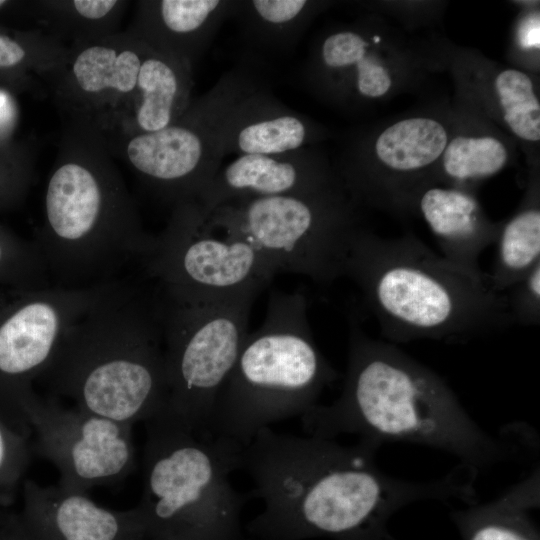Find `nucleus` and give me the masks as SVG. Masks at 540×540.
<instances>
[{"mask_svg": "<svg viewBox=\"0 0 540 540\" xmlns=\"http://www.w3.org/2000/svg\"><path fill=\"white\" fill-rule=\"evenodd\" d=\"M503 118L518 138L540 139V103L530 77L517 69H505L494 82Z\"/></svg>", "mask_w": 540, "mask_h": 540, "instance_id": "nucleus-29", "label": "nucleus"}, {"mask_svg": "<svg viewBox=\"0 0 540 540\" xmlns=\"http://www.w3.org/2000/svg\"><path fill=\"white\" fill-rule=\"evenodd\" d=\"M507 160V149L499 139L462 135L447 143L442 168L446 178L464 185L498 173Z\"/></svg>", "mask_w": 540, "mask_h": 540, "instance_id": "nucleus-28", "label": "nucleus"}, {"mask_svg": "<svg viewBox=\"0 0 540 540\" xmlns=\"http://www.w3.org/2000/svg\"><path fill=\"white\" fill-rule=\"evenodd\" d=\"M192 88L191 70L149 47L140 66L128 123L117 138L157 132L174 123L193 100Z\"/></svg>", "mask_w": 540, "mask_h": 540, "instance_id": "nucleus-21", "label": "nucleus"}, {"mask_svg": "<svg viewBox=\"0 0 540 540\" xmlns=\"http://www.w3.org/2000/svg\"><path fill=\"white\" fill-rule=\"evenodd\" d=\"M29 462L28 439L0 420V507L12 502Z\"/></svg>", "mask_w": 540, "mask_h": 540, "instance_id": "nucleus-32", "label": "nucleus"}, {"mask_svg": "<svg viewBox=\"0 0 540 540\" xmlns=\"http://www.w3.org/2000/svg\"><path fill=\"white\" fill-rule=\"evenodd\" d=\"M38 379L52 397L117 422L133 425L163 413L169 388L158 288L104 283Z\"/></svg>", "mask_w": 540, "mask_h": 540, "instance_id": "nucleus-3", "label": "nucleus"}, {"mask_svg": "<svg viewBox=\"0 0 540 540\" xmlns=\"http://www.w3.org/2000/svg\"><path fill=\"white\" fill-rule=\"evenodd\" d=\"M235 5L229 0L138 1L127 30L193 72Z\"/></svg>", "mask_w": 540, "mask_h": 540, "instance_id": "nucleus-17", "label": "nucleus"}, {"mask_svg": "<svg viewBox=\"0 0 540 540\" xmlns=\"http://www.w3.org/2000/svg\"><path fill=\"white\" fill-rule=\"evenodd\" d=\"M383 540H396V539L388 532Z\"/></svg>", "mask_w": 540, "mask_h": 540, "instance_id": "nucleus-38", "label": "nucleus"}, {"mask_svg": "<svg viewBox=\"0 0 540 540\" xmlns=\"http://www.w3.org/2000/svg\"><path fill=\"white\" fill-rule=\"evenodd\" d=\"M34 179V157L28 145L17 140L0 142V213L18 207Z\"/></svg>", "mask_w": 540, "mask_h": 540, "instance_id": "nucleus-31", "label": "nucleus"}, {"mask_svg": "<svg viewBox=\"0 0 540 540\" xmlns=\"http://www.w3.org/2000/svg\"><path fill=\"white\" fill-rule=\"evenodd\" d=\"M20 516L35 540H134L145 532L136 507L113 510L86 492L26 480Z\"/></svg>", "mask_w": 540, "mask_h": 540, "instance_id": "nucleus-16", "label": "nucleus"}, {"mask_svg": "<svg viewBox=\"0 0 540 540\" xmlns=\"http://www.w3.org/2000/svg\"><path fill=\"white\" fill-rule=\"evenodd\" d=\"M307 79L334 93L344 95L354 89L371 99L382 97L392 85L386 67L364 35L354 29H339L322 39L309 60Z\"/></svg>", "mask_w": 540, "mask_h": 540, "instance_id": "nucleus-20", "label": "nucleus"}, {"mask_svg": "<svg viewBox=\"0 0 540 540\" xmlns=\"http://www.w3.org/2000/svg\"><path fill=\"white\" fill-rule=\"evenodd\" d=\"M67 49V44L39 28L0 23V86L13 93L37 92L62 63Z\"/></svg>", "mask_w": 540, "mask_h": 540, "instance_id": "nucleus-24", "label": "nucleus"}, {"mask_svg": "<svg viewBox=\"0 0 540 540\" xmlns=\"http://www.w3.org/2000/svg\"><path fill=\"white\" fill-rule=\"evenodd\" d=\"M256 297L249 293L187 304L161 294L169 388L163 413L203 437H208L217 396L249 333L248 321Z\"/></svg>", "mask_w": 540, "mask_h": 540, "instance_id": "nucleus-10", "label": "nucleus"}, {"mask_svg": "<svg viewBox=\"0 0 540 540\" xmlns=\"http://www.w3.org/2000/svg\"><path fill=\"white\" fill-rule=\"evenodd\" d=\"M495 243L489 280L496 291L505 292L540 264V210L535 195L499 226Z\"/></svg>", "mask_w": 540, "mask_h": 540, "instance_id": "nucleus-27", "label": "nucleus"}, {"mask_svg": "<svg viewBox=\"0 0 540 540\" xmlns=\"http://www.w3.org/2000/svg\"><path fill=\"white\" fill-rule=\"evenodd\" d=\"M134 540H162L158 537H155V536H152L150 534H148L146 531L141 534L140 536H138L136 539Z\"/></svg>", "mask_w": 540, "mask_h": 540, "instance_id": "nucleus-37", "label": "nucleus"}, {"mask_svg": "<svg viewBox=\"0 0 540 540\" xmlns=\"http://www.w3.org/2000/svg\"><path fill=\"white\" fill-rule=\"evenodd\" d=\"M26 418L35 433L33 451L54 464L64 488L86 492L119 482L136 468L131 424L38 395Z\"/></svg>", "mask_w": 540, "mask_h": 540, "instance_id": "nucleus-14", "label": "nucleus"}, {"mask_svg": "<svg viewBox=\"0 0 540 540\" xmlns=\"http://www.w3.org/2000/svg\"><path fill=\"white\" fill-rule=\"evenodd\" d=\"M144 423L143 491L136 508L145 531L162 540H246L241 514L250 496L230 478L242 449L203 437L164 413Z\"/></svg>", "mask_w": 540, "mask_h": 540, "instance_id": "nucleus-7", "label": "nucleus"}, {"mask_svg": "<svg viewBox=\"0 0 540 540\" xmlns=\"http://www.w3.org/2000/svg\"><path fill=\"white\" fill-rule=\"evenodd\" d=\"M307 435L352 434L382 446L407 443L447 453L479 472L520 454L523 436L493 435L467 412L454 390L431 368L388 341L349 323L348 360L340 395L301 416Z\"/></svg>", "mask_w": 540, "mask_h": 540, "instance_id": "nucleus-2", "label": "nucleus"}, {"mask_svg": "<svg viewBox=\"0 0 540 540\" xmlns=\"http://www.w3.org/2000/svg\"><path fill=\"white\" fill-rule=\"evenodd\" d=\"M148 48L129 30L69 44L45 85L63 124L88 128L105 143L120 136L132 111Z\"/></svg>", "mask_w": 540, "mask_h": 540, "instance_id": "nucleus-13", "label": "nucleus"}, {"mask_svg": "<svg viewBox=\"0 0 540 540\" xmlns=\"http://www.w3.org/2000/svg\"><path fill=\"white\" fill-rule=\"evenodd\" d=\"M0 540H35L20 514L0 507Z\"/></svg>", "mask_w": 540, "mask_h": 540, "instance_id": "nucleus-35", "label": "nucleus"}, {"mask_svg": "<svg viewBox=\"0 0 540 540\" xmlns=\"http://www.w3.org/2000/svg\"><path fill=\"white\" fill-rule=\"evenodd\" d=\"M143 264L164 297L187 304L258 295L276 275L249 243L214 228L195 200L173 206Z\"/></svg>", "mask_w": 540, "mask_h": 540, "instance_id": "nucleus-11", "label": "nucleus"}, {"mask_svg": "<svg viewBox=\"0 0 540 540\" xmlns=\"http://www.w3.org/2000/svg\"><path fill=\"white\" fill-rule=\"evenodd\" d=\"M33 241L50 278L68 288L115 280L128 263L144 262L153 253L156 236L144 229L98 133L64 124Z\"/></svg>", "mask_w": 540, "mask_h": 540, "instance_id": "nucleus-4", "label": "nucleus"}, {"mask_svg": "<svg viewBox=\"0 0 540 540\" xmlns=\"http://www.w3.org/2000/svg\"><path fill=\"white\" fill-rule=\"evenodd\" d=\"M123 0L19 1L16 17L61 42L102 38L119 32L129 5ZM66 44V43H65Z\"/></svg>", "mask_w": 540, "mask_h": 540, "instance_id": "nucleus-23", "label": "nucleus"}, {"mask_svg": "<svg viewBox=\"0 0 540 540\" xmlns=\"http://www.w3.org/2000/svg\"><path fill=\"white\" fill-rule=\"evenodd\" d=\"M540 506L539 464L486 503L454 509L449 516L461 540H540L532 511Z\"/></svg>", "mask_w": 540, "mask_h": 540, "instance_id": "nucleus-22", "label": "nucleus"}, {"mask_svg": "<svg viewBox=\"0 0 540 540\" xmlns=\"http://www.w3.org/2000/svg\"><path fill=\"white\" fill-rule=\"evenodd\" d=\"M319 6L308 0H239L232 17L253 45L285 52L296 44Z\"/></svg>", "mask_w": 540, "mask_h": 540, "instance_id": "nucleus-26", "label": "nucleus"}, {"mask_svg": "<svg viewBox=\"0 0 540 540\" xmlns=\"http://www.w3.org/2000/svg\"><path fill=\"white\" fill-rule=\"evenodd\" d=\"M203 211L214 228L255 248L276 274H301L324 284L343 276L358 229L341 188L238 199Z\"/></svg>", "mask_w": 540, "mask_h": 540, "instance_id": "nucleus-8", "label": "nucleus"}, {"mask_svg": "<svg viewBox=\"0 0 540 540\" xmlns=\"http://www.w3.org/2000/svg\"><path fill=\"white\" fill-rule=\"evenodd\" d=\"M318 133L309 119L260 85L228 115L221 133L222 150L224 157L284 154L306 148Z\"/></svg>", "mask_w": 540, "mask_h": 540, "instance_id": "nucleus-18", "label": "nucleus"}, {"mask_svg": "<svg viewBox=\"0 0 540 540\" xmlns=\"http://www.w3.org/2000/svg\"><path fill=\"white\" fill-rule=\"evenodd\" d=\"M260 85L248 68H233L168 127L119 137L107 144L108 150L173 206L196 200L222 166L221 133L228 115Z\"/></svg>", "mask_w": 540, "mask_h": 540, "instance_id": "nucleus-9", "label": "nucleus"}, {"mask_svg": "<svg viewBox=\"0 0 540 540\" xmlns=\"http://www.w3.org/2000/svg\"><path fill=\"white\" fill-rule=\"evenodd\" d=\"M19 107L15 93L0 86V142L14 140V131L18 125Z\"/></svg>", "mask_w": 540, "mask_h": 540, "instance_id": "nucleus-34", "label": "nucleus"}, {"mask_svg": "<svg viewBox=\"0 0 540 540\" xmlns=\"http://www.w3.org/2000/svg\"><path fill=\"white\" fill-rule=\"evenodd\" d=\"M519 43L525 49L539 48V14H534L522 22Z\"/></svg>", "mask_w": 540, "mask_h": 540, "instance_id": "nucleus-36", "label": "nucleus"}, {"mask_svg": "<svg viewBox=\"0 0 540 540\" xmlns=\"http://www.w3.org/2000/svg\"><path fill=\"white\" fill-rule=\"evenodd\" d=\"M343 276L359 287L382 335L393 344L427 339L463 343L513 324L505 292L415 236L383 239L358 228Z\"/></svg>", "mask_w": 540, "mask_h": 540, "instance_id": "nucleus-5", "label": "nucleus"}, {"mask_svg": "<svg viewBox=\"0 0 540 540\" xmlns=\"http://www.w3.org/2000/svg\"><path fill=\"white\" fill-rule=\"evenodd\" d=\"M103 284L84 288L0 287V420L27 439L32 431L26 411L37 396L33 382Z\"/></svg>", "mask_w": 540, "mask_h": 540, "instance_id": "nucleus-12", "label": "nucleus"}, {"mask_svg": "<svg viewBox=\"0 0 540 540\" xmlns=\"http://www.w3.org/2000/svg\"><path fill=\"white\" fill-rule=\"evenodd\" d=\"M506 293L513 323L523 326L540 323V264Z\"/></svg>", "mask_w": 540, "mask_h": 540, "instance_id": "nucleus-33", "label": "nucleus"}, {"mask_svg": "<svg viewBox=\"0 0 540 540\" xmlns=\"http://www.w3.org/2000/svg\"><path fill=\"white\" fill-rule=\"evenodd\" d=\"M417 207L447 261L476 274L482 252L495 243L499 225L487 219L464 188L428 187L415 196ZM412 201V202H413Z\"/></svg>", "mask_w": 540, "mask_h": 540, "instance_id": "nucleus-19", "label": "nucleus"}, {"mask_svg": "<svg viewBox=\"0 0 540 540\" xmlns=\"http://www.w3.org/2000/svg\"><path fill=\"white\" fill-rule=\"evenodd\" d=\"M448 134L439 121L428 117L402 119L383 130L374 143L375 159L390 176L417 174L443 154Z\"/></svg>", "mask_w": 540, "mask_h": 540, "instance_id": "nucleus-25", "label": "nucleus"}, {"mask_svg": "<svg viewBox=\"0 0 540 540\" xmlns=\"http://www.w3.org/2000/svg\"><path fill=\"white\" fill-rule=\"evenodd\" d=\"M49 286L50 276L34 241L18 236L0 222V287Z\"/></svg>", "mask_w": 540, "mask_h": 540, "instance_id": "nucleus-30", "label": "nucleus"}, {"mask_svg": "<svg viewBox=\"0 0 540 540\" xmlns=\"http://www.w3.org/2000/svg\"><path fill=\"white\" fill-rule=\"evenodd\" d=\"M338 376L315 342L305 296L273 291L217 396L208 437L243 449L271 424L303 416Z\"/></svg>", "mask_w": 540, "mask_h": 540, "instance_id": "nucleus-6", "label": "nucleus"}, {"mask_svg": "<svg viewBox=\"0 0 540 540\" xmlns=\"http://www.w3.org/2000/svg\"><path fill=\"white\" fill-rule=\"evenodd\" d=\"M379 448L261 430L239 458L254 483L250 498L264 506L248 533L258 540H383L388 521L410 504L476 503L475 468L459 463L437 479H402L379 468Z\"/></svg>", "mask_w": 540, "mask_h": 540, "instance_id": "nucleus-1", "label": "nucleus"}, {"mask_svg": "<svg viewBox=\"0 0 540 540\" xmlns=\"http://www.w3.org/2000/svg\"><path fill=\"white\" fill-rule=\"evenodd\" d=\"M340 188L308 148L277 155H240L221 166L196 202L205 211L245 198L312 194Z\"/></svg>", "mask_w": 540, "mask_h": 540, "instance_id": "nucleus-15", "label": "nucleus"}]
</instances>
